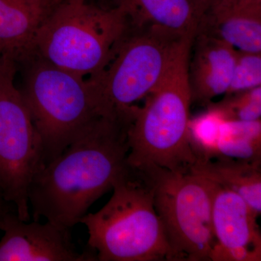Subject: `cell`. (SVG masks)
<instances>
[{
	"instance_id": "cell-1",
	"label": "cell",
	"mask_w": 261,
	"mask_h": 261,
	"mask_svg": "<svg viewBox=\"0 0 261 261\" xmlns=\"http://www.w3.org/2000/svg\"><path fill=\"white\" fill-rule=\"evenodd\" d=\"M134 113L97 120L33 178L28 199L34 221L44 218L70 230L128 168V132Z\"/></svg>"
},
{
	"instance_id": "cell-2",
	"label": "cell",
	"mask_w": 261,
	"mask_h": 261,
	"mask_svg": "<svg viewBox=\"0 0 261 261\" xmlns=\"http://www.w3.org/2000/svg\"><path fill=\"white\" fill-rule=\"evenodd\" d=\"M194 38L184 40L164 78L147 96L145 106L135 108L128 132L126 162L130 167L155 166L190 173L197 161L189 138V63Z\"/></svg>"
},
{
	"instance_id": "cell-3",
	"label": "cell",
	"mask_w": 261,
	"mask_h": 261,
	"mask_svg": "<svg viewBox=\"0 0 261 261\" xmlns=\"http://www.w3.org/2000/svg\"><path fill=\"white\" fill-rule=\"evenodd\" d=\"M27 65L20 93L42 145L44 165L62 154L104 116H114L87 79L32 55L19 62Z\"/></svg>"
},
{
	"instance_id": "cell-4",
	"label": "cell",
	"mask_w": 261,
	"mask_h": 261,
	"mask_svg": "<svg viewBox=\"0 0 261 261\" xmlns=\"http://www.w3.org/2000/svg\"><path fill=\"white\" fill-rule=\"evenodd\" d=\"M113 195L95 214H87L89 248L99 261L178 260L142 173L130 167L113 185Z\"/></svg>"
},
{
	"instance_id": "cell-5",
	"label": "cell",
	"mask_w": 261,
	"mask_h": 261,
	"mask_svg": "<svg viewBox=\"0 0 261 261\" xmlns=\"http://www.w3.org/2000/svg\"><path fill=\"white\" fill-rule=\"evenodd\" d=\"M130 28L120 7L105 9L87 0H63L38 29L32 55L80 76L102 71Z\"/></svg>"
},
{
	"instance_id": "cell-6",
	"label": "cell",
	"mask_w": 261,
	"mask_h": 261,
	"mask_svg": "<svg viewBox=\"0 0 261 261\" xmlns=\"http://www.w3.org/2000/svg\"><path fill=\"white\" fill-rule=\"evenodd\" d=\"M154 27H132L107 66L89 77L111 113L126 112L164 78L185 39Z\"/></svg>"
},
{
	"instance_id": "cell-7",
	"label": "cell",
	"mask_w": 261,
	"mask_h": 261,
	"mask_svg": "<svg viewBox=\"0 0 261 261\" xmlns=\"http://www.w3.org/2000/svg\"><path fill=\"white\" fill-rule=\"evenodd\" d=\"M135 169L151 187L154 208L177 260H211L216 240L205 178L155 166Z\"/></svg>"
},
{
	"instance_id": "cell-8",
	"label": "cell",
	"mask_w": 261,
	"mask_h": 261,
	"mask_svg": "<svg viewBox=\"0 0 261 261\" xmlns=\"http://www.w3.org/2000/svg\"><path fill=\"white\" fill-rule=\"evenodd\" d=\"M17 65L14 57L0 54V192L28 222L29 186L44 163L40 140L15 85Z\"/></svg>"
},
{
	"instance_id": "cell-9",
	"label": "cell",
	"mask_w": 261,
	"mask_h": 261,
	"mask_svg": "<svg viewBox=\"0 0 261 261\" xmlns=\"http://www.w3.org/2000/svg\"><path fill=\"white\" fill-rule=\"evenodd\" d=\"M205 180L210 193L216 240L211 260L260 261L258 216L238 194L210 180Z\"/></svg>"
},
{
	"instance_id": "cell-10",
	"label": "cell",
	"mask_w": 261,
	"mask_h": 261,
	"mask_svg": "<svg viewBox=\"0 0 261 261\" xmlns=\"http://www.w3.org/2000/svg\"><path fill=\"white\" fill-rule=\"evenodd\" d=\"M4 232L0 240V261H95L93 250L80 253L70 230L47 221L27 223L17 213L9 212L0 221Z\"/></svg>"
},
{
	"instance_id": "cell-11",
	"label": "cell",
	"mask_w": 261,
	"mask_h": 261,
	"mask_svg": "<svg viewBox=\"0 0 261 261\" xmlns=\"http://www.w3.org/2000/svg\"><path fill=\"white\" fill-rule=\"evenodd\" d=\"M194 55L189 63L192 102L208 105L214 98L226 94L236 64L238 50L216 38L197 33Z\"/></svg>"
},
{
	"instance_id": "cell-12",
	"label": "cell",
	"mask_w": 261,
	"mask_h": 261,
	"mask_svg": "<svg viewBox=\"0 0 261 261\" xmlns=\"http://www.w3.org/2000/svg\"><path fill=\"white\" fill-rule=\"evenodd\" d=\"M197 33L222 41L238 51L261 53V13L214 0L201 17Z\"/></svg>"
},
{
	"instance_id": "cell-13",
	"label": "cell",
	"mask_w": 261,
	"mask_h": 261,
	"mask_svg": "<svg viewBox=\"0 0 261 261\" xmlns=\"http://www.w3.org/2000/svg\"><path fill=\"white\" fill-rule=\"evenodd\" d=\"M46 0H0V51L17 62L32 55L38 29L49 14Z\"/></svg>"
},
{
	"instance_id": "cell-14",
	"label": "cell",
	"mask_w": 261,
	"mask_h": 261,
	"mask_svg": "<svg viewBox=\"0 0 261 261\" xmlns=\"http://www.w3.org/2000/svg\"><path fill=\"white\" fill-rule=\"evenodd\" d=\"M135 28L154 25L181 36L195 37L200 12L192 0H114Z\"/></svg>"
},
{
	"instance_id": "cell-15",
	"label": "cell",
	"mask_w": 261,
	"mask_h": 261,
	"mask_svg": "<svg viewBox=\"0 0 261 261\" xmlns=\"http://www.w3.org/2000/svg\"><path fill=\"white\" fill-rule=\"evenodd\" d=\"M260 163L226 157L197 160L190 173L234 192L259 216L261 213Z\"/></svg>"
},
{
	"instance_id": "cell-16",
	"label": "cell",
	"mask_w": 261,
	"mask_h": 261,
	"mask_svg": "<svg viewBox=\"0 0 261 261\" xmlns=\"http://www.w3.org/2000/svg\"><path fill=\"white\" fill-rule=\"evenodd\" d=\"M217 157L261 161L260 120L223 122L217 142Z\"/></svg>"
},
{
	"instance_id": "cell-17",
	"label": "cell",
	"mask_w": 261,
	"mask_h": 261,
	"mask_svg": "<svg viewBox=\"0 0 261 261\" xmlns=\"http://www.w3.org/2000/svg\"><path fill=\"white\" fill-rule=\"evenodd\" d=\"M224 121L219 113L211 108L207 113L190 120L189 138L197 160L217 157V142Z\"/></svg>"
},
{
	"instance_id": "cell-18",
	"label": "cell",
	"mask_w": 261,
	"mask_h": 261,
	"mask_svg": "<svg viewBox=\"0 0 261 261\" xmlns=\"http://www.w3.org/2000/svg\"><path fill=\"white\" fill-rule=\"evenodd\" d=\"M226 121H255L260 120L261 87L226 94L219 103L207 105Z\"/></svg>"
},
{
	"instance_id": "cell-19",
	"label": "cell",
	"mask_w": 261,
	"mask_h": 261,
	"mask_svg": "<svg viewBox=\"0 0 261 261\" xmlns=\"http://www.w3.org/2000/svg\"><path fill=\"white\" fill-rule=\"evenodd\" d=\"M261 86V53L238 50L236 64L226 94L238 93Z\"/></svg>"
},
{
	"instance_id": "cell-20",
	"label": "cell",
	"mask_w": 261,
	"mask_h": 261,
	"mask_svg": "<svg viewBox=\"0 0 261 261\" xmlns=\"http://www.w3.org/2000/svg\"><path fill=\"white\" fill-rule=\"evenodd\" d=\"M240 9L261 13V0H223Z\"/></svg>"
},
{
	"instance_id": "cell-21",
	"label": "cell",
	"mask_w": 261,
	"mask_h": 261,
	"mask_svg": "<svg viewBox=\"0 0 261 261\" xmlns=\"http://www.w3.org/2000/svg\"><path fill=\"white\" fill-rule=\"evenodd\" d=\"M197 6V9L200 12L201 15L203 14L204 12L207 10L209 5L214 0H192ZM202 17V16H201Z\"/></svg>"
},
{
	"instance_id": "cell-22",
	"label": "cell",
	"mask_w": 261,
	"mask_h": 261,
	"mask_svg": "<svg viewBox=\"0 0 261 261\" xmlns=\"http://www.w3.org/2000/svg\"><path fill=\"white\" fill-rule=\"evenodd\" d=\"M9 202H7L0 192V221L3 219V216H5L7 213L9 212L10 210L8 209V205L7 204Z\"/></svg>"
},
{
	"instance_id": "cell-23",
	"label": "cell",
	"mask_w": 261,
	"mask_h": 261,
	"mask_svg": "<svg viewBox=\"0 0 261 261\" xmlns=\"http://www.w3.org/2000/svg\"><path fill=\"white\" fill-rule=\"evenodd\" d=\"M0 54H1V51H0Z\"/></svg>"
}]
</instances>
